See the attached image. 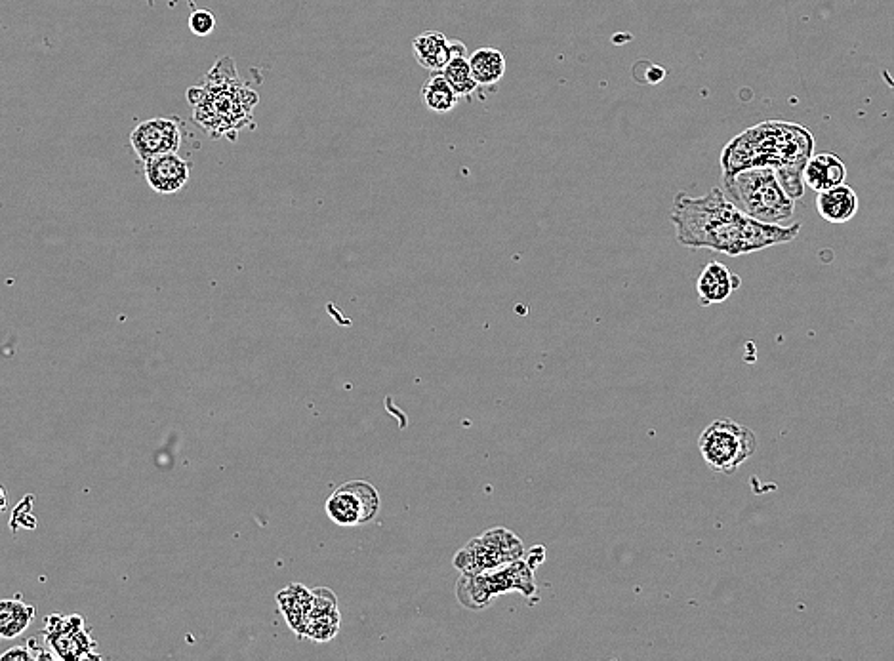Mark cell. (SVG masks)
I'll list each match as a JSON object with an SVG mask.
<instances>
[{"mask_svg": "<svg viewBox=\"0 0 894 661\" xmlns=\"http://www.w3.org/2000/svg\"><path fill=\"white\" fill-rule=\"evenodd\" d=\"M340 631V612H330V614H319V616H309L305 623L304 637L311 641L328 642L332 641Z\"/></svg>", "mask_w": 894, "mask_h": 661, "instance_id": "obj_21", "label": "cell"}, {"mask_svg": "<svg viewBox=\"0 0 894 661\" xmlns=\"http://www.w3.org/2000/svg\"><path fill=\"white\" fill-rule=\"evenodd\" d=\"M698 450L712 471L731 475L755 454L757 437L750 427L729 418H719L702 431Z\"/></svg>", "mask_w": 894, "mask_h": 661, "instance_id": "obj_6", "label": "cell"}, {"mask_svg": "<svg viewBox=\"0 0 894 661\" xmlns=\"http://www.w3.org/2000/svg\"><path fill=\"white\" fill-rule=\"evenodd\" d=\"M325 511L328 519L338 526H361L376 519L380 496L370 482L349 481L330 494Z\"/></svg>", "mask_w": 894, "mask_h": 661, "instance_id": "obj_8", "label": "cell"}, {"mask_svg": "<svg viewBox=\"0 0 894 661\" xmlns=\"http://www.w3.org/2000/svg\"><path fill=\"white\" fill-rule=\"evenodd\" d=\"M458 100H460V96L450 86V82L447 81V77L443 73L431 75L422 86V101L431 113L447 115L458 105Z\"/></svg>", "mask_w": 894, "mask_h": 661, "instance_id": "obj_20", "label": "cell"}, {"mask_svg": "<svg viewBox=\"0 0 894 661\" xmlns=\"http://www.w3.org/2000/svg\"><path fill=\"white\" fill-rule=\"evenodd\" d=\"M0 661H37V656H35V650L31 648V644L27 642L25 646H16V648H12V650H8Z\"/></svg>", "mask_w": 894, "mask_h": 661, "instance_id": "obj_23", "label": "cell"}, {"mask_svg": "<svg viewBox=\"0 0 894 661\" xmlns=\"http://www.w3.org/2000/svg\"><path fill=\"white\" fill-rule=\"evenodd\" d=\"M469 65H471L473 77H475V81L479 82V86H492V84L502 81L508 71L506 56L498 48H492V46L475 50L469 56Z\"/></svg>", "mask_w": 894, "mask_h": 661, "instance_id": "obj_17", "label": "cell"}, {"mask_svg": "<svg viewBox=\"0 0 894 661\" xmlns=\"http://www.w3.org/2000/svg\"><path fill=\"white\" fill-rule=\"evenodd\" d=\"M546 561L544 547H532L525 559L509 562L483 574H462L456 583V597L469 610H485L494 597L519 593L527 599L536 595L534 570Z\"/></svg>", "mask_w": 894, "mask_h": 661, "instance_id": "obj_5", "label": "cell"}, {"mask_svg": "<svg viewBox=\"0 0 894 661\" xmlns=\"http://www.w3.org/2000/svg\"><path fill=\"white\" fill-rule=\"evenodd\" d=\"M443 75L447 77L450 86L456 90V94L460 98H469L475 94L479 82L475 81V77H473L464 42L454 41V54L448 61L447 67L443 69Z\"/></svg>", "mask_w": 894, "mask_h": 661, "instance_id": "obj_18", "label": "cell"}, {"mask_svg": "<svg viewBox=\"0 0 894 661\" xmlns=\"http://www.w3.org/2000/svg\"><path fill=\"white\" fill-rule=\"evenodd\" d=\"M277 602H279V610L283 612L290 629L298 637H304L305 623H307V616H309L311 604H313V593L309 589H305L304 585L294 583L277 595Z\"/></svg>", "mask_w": 894, "mask_h": 661, "instance_id": "obj_16", "label": "cell"}, {"mask_svg": "<svg viewBox=\"0 0 894 661\" xmlns=\"http://www.w3.org/2000/svg\"><path fill=\"white\" fill-rule=\"evenodd\" d=\"M858 208V195L847 183L816 193V210L828 223H847L858 214Z\"/></svg>", "mask_w": 894, "mask_h": 661, "instance_id": "obj_14", "label": "cell"}, {"mask_svg": "<svg viewBox=\"0 0 894 661\" xmlns=\"http://www.w3.org/2000/svg\"><path fill=\"white\" fill-rule=\"evenodd\" d=\"M182 141V124L166 117L140 122L130 134V145L142 162L164 153H178Z\"/></svg>", "mask_w": 894, "mask_h": 661, "instance_id": "obj_10", "label": "cell"}, {"mask_svg": "<svg viewBox=\"0 0 894 661\" xmlns=\"http://www.w3.org/2000/svg\"><path fill=\"white\" fill-rule=\"evenodd\" d=\"M189 29L195 37H208L216 29V16L208 10H195L189 16Z\"/></svg>", "mask_w": 894, "mask_h": 661, "instance_id": "obj_22", "label": "cell"}, {"mask_svg": "<svg viewBox=\"0 0 894 661\" xmlns=\"http://www.w3.org/2000/svg\"><path fill=\"white\" fill-rule=\"evenodd\" d=\"M677 241L691 250H713L727 256H744L776 244L795 241L801 223L774 225L753 220L729 201L723 189L713 187L702 197L677 193L671 208Z\"/></svg>", "mask_w": 894, "mask_h": 661, "instance_id": "obj_1", "label": "cell"}, {"mask_svg": "<svg viewBox=\"0 0 894 661\" xmlns=\"http://www.w3.org/2000/svg\"><path fill=\"white\" fill-rule=\"evenodd\" d=\"M35 606L20 601V599H6L0 602V637L2 639H16L35 620Z\"/></svg>", "mask_w": 894, "mask_h": 661, "instance_id": "obj_19", "label": "cell"}, {"mask_svg": "<svg viewBox=\"0 0 894 661\" xmlns=\"http://www.w3.org/2000/svg\"><path fill=\"white\" fill-rule=\"evenodd\" d=\"M809 128L786 121H765L732 138L721 151V172L731 176L746 168H773L795 201L805 193L803 170L814 153Z\"/></svg>", "mask_w": 894, "mask_h": 661, "instance_id": "obj_2", "label": "cell"}, {"mask_svg": "<svg viewBox=\"0 0 894 661\" xmlns=\"http://www.w3.org/2000/svg\"><path fill=\"white\" fill-rule=\"evenodd\" d=\"M738 288H740V277L731 273L729 267L719 261L708 263L696 281L698 300L706 307L729 300L732 292Z\"/></svg>", "mask_w": 894, "mask_h": 661, "instance_id": "obj_12", "label": "cell"}, {"mask_svg": "<svg viewBox=\"0 0 894 661\" xmlns=\"http://www.w3.org/2000/svg\"><path fill=\"white\" fill-rule=\"evenodd\" d=\"M143 174L147 185L159 195H174L187 185L191 170L189 162L178 153H164L143 162Z\"/></svg>", "mask_w": 894, "mask_h": 661, "instance_id": "obj_11", "label": "cell"}, {"mask_svg": "<svg viewBox=\"0 0 894 661\" xmlns=\"http://www.w3.org/2000/svg\"><path fill=\"white\" fill-rule=\"evenodd\" d=\"M525 555L523 541L508 528H492L479 538H473L454 557V568L460 574H483L498 570L509 562L517 561Z\"/></svg>", "mask_w": 894, "mask_h": 661, "instance_id": "obj_7", "label": "cell"}, {"mask_svg": "<svg viewBox=\"0 0 894 661\" xmlns=\"http://www.w3.org/2000/svg\"><path fill=\"white\" fill-rule=\"evenodd\" d=\"M187 100L193 121L210 138L237 140L239 132L254 130V109L260 96L237 75L235 61L222 58L197 86L189 88Z\"/></svg>", "mask_w": 894, "mask_h": 661, "instance_id": "obj_3", "label": "cell"}, {"mask_svg": "<svg viewBox=\"0 0 894 661\" xmlns=\"http://www.w3.org/2000/svg\"><path fill=\"white\" fill-rule=\"evenodd\" d=\"M416 61L427 71H443L454 54V41L441 31H424L412 41Z\"/></svg>", "mask_w": 894, "mask_h": 661, "instance_id": "obj_15", "label": "cell"}, {"mask_svg": "<svg viewBox=\"0 0 894 661\" xmlns=\"http://www.w3.org/2000/svg\"><path fill=\"white\" fill-rule=\"evenodd\" d=\"M845 180H847V166L835 153L813 155L803 170L805 185L816 193L843 185Z\"/></svg>", "mask_w": 894, "mask_h": 661, "instance_id": "obj_13", "label": "cell"}, {"mask_svg": "<svg viewBox=\"0 0 894 661\" xmlns=\"http://www.w3.org/2000/svg\"><path fill=\"white\" fill-rule=\"evenodd\" d=\"M44 641L52 648L56 658L61 660H100V656L94 652L96 641L92 639L90 631L86 629L84 620L79 614L73 616H60L52 614L46 620L44 629Z\"/></svg>", "mask_w": 894, "mask_h": 661, "instance_id": "obj_9", "label": "cell"}, {"mask_svg": "<svg viewBox=\"0 0 894 661\" xmlns=\"http://www.w3.org/2000/svg\"><path fill=\"white\" fill-rule=\"evenodd\" d=\"M723 191L753 220L774 225H788L795 214V199L773 168H746L731 176H723Z\"/></svg>", "mask_w": 894, "mask_h": 661, "instance_id": "obj_4", "label": "cell"}]
</instances>
